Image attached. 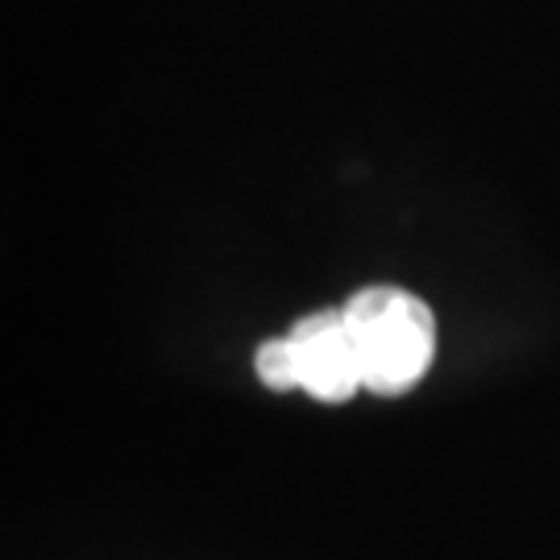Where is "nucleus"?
Returning <instances> with one entry per match:
<instances>
[{
	"label": "nucleus",
	"instance_id": "f257e3e1",
	"mask_svg": "<svg viewBox=\"0 0 560 560\" xmlns=\"http://www.w3.org/2000/svg\"><path fill=\"white\" fill-rule=\"evenodd\" d=\"M358 349L361 386L374 395H402L436 358L432 307L402 287H361L340 307Z\"/></svg>",
	"mask_w": 560,
	"mask_h": 560
},
{
	"label": "nucleus",
	"instance_id": "f03ea898",
	"mask_svg": "<svg viewBox=\"0 0 560 560\" xmlns=\"http://www.w3.org/2000/svg\"><path fill=\"white\" fill-rule=\"evenodd\" d=\"M295 353V390L320 402H349L361 390L358 349L349 337L345 312H312L291 332Z\"/></svg>",
	"mask_w": 560,
	"mask_h": 560
},
{
	"label": "nucleus",
	"instance_id": "7ed1b4c3",
	"mask_svg": "<svg viewBox=\"0 0 560 560\" xmlns=\"http://www.w3.org/2000/svg\"><path fill=\"white\" fill-rule=\"evenodd\" d=\"M254 370H258V378L266 382L270 390H295V353H291V337L261 340L258 358H254Z\"/></svg>",
	"mask_w": 560,
	"mask_h": 560
}]
</instances>
